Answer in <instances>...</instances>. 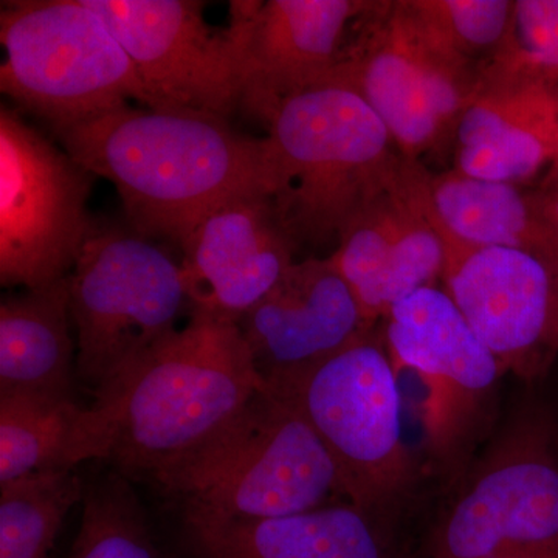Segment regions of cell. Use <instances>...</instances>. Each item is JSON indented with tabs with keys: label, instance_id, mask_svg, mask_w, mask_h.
<instances>
[{
	"label": "cell",
	"instance_id": "cell-3",
	"mask_svg": "<svg viewBox=\"0 0 558 558\" xmlns=\"http://www.w3.org/2000/svg\"><path fill=\"white\" fill-rule=\"evenodd\" d=\"M278 172L274 196L293 244L323 247L402 171L391 135L368 102L337 80L290 95L264 117Z\"/></svg>",
	"mask_w": 558,
	"mask_h": 558
},
{
	"label": "cell",
	"instance_id": "cell-11",
	"mask_svg": "<svg viewBox=\"0 0 558 558\" xmlns=\"http://www.w3.org/2000/svg\"><path fill=\"white\" fill-rule=\"evenodd\" d=\"M16 110L0 109V281L39 289L68 278L94 220V179Z\"/></svg>",
	"mask_w": 558,
	"mask_h": 558
},
{
	"label": "cell",
	"instance_id": "cell-21",
	"mask_svg": "<svg viewBox=\"0 0 558 558\" xmlns=\"http://www.w3.org/2000/svg\"><path fill=\"white\" fill-rule=\"evenodd\" d=\"M97 414L75 399L0 396V484L106 461Z\"/></svg>",
	"mask_w": 558,
	"mask_h": 558
},
{
	"label": "cell",
	"instance_id": "cell-27",
	"mask_svg": "<svg viewBox=\"0 0 558 558\" xmlns=\"http://www.w3.org/2000/svg\"><path fill=\"white\" fill-rule=\"evenodd\" d=\"M545 178L550 180V182L556 183L558 186V159L556 160V163L549 168V171L546 172Z\"/></svg>",
	"mask_w": 558,
	"mask_h": 558
},
{
	"label": "cell",
	"instance_id": "cell-25",
	"mask_svg": "<svg viewBox=\"0 0 558 558\" xmlns=\"http://www.w3.org/2000/svg\"><path fill=\"white\" fill-rule=\"evenodd\" d=\"M484 64L520 73L558 95V0H515L508 39Z\"/></svg>",
	"mask_w": 558,
	"mask_h": 558
},
{
	"label": "cell",
	"instance_id": "cell-5",
	"mask_svg": "<svg viewBox=\"0 0 558 558\" xmlns=\"http://www.w3.org/2000/svg\"><path fill=\"white\" fill-rule=\"evenodd\" d=\"M269 388L295 400L336 461L352 505L410 526L428 475L411 446L398 374L377 326Z\"/></svg>",
	"mask_w": 558,
	"mask_h": 558
},
{
	"label": "cell",
	"instance_id": "cell-24",
	"mask_svg": "<svg viewBox=\"0 0 558 558\" xmlns=\"http://www.w3.org/2000/svg\"><path fill=\"white\" fill-rule=\"evenodd\" d=\"M422 27L451 57L481 68L508 39L515 0H407Z\"/></svg>",
	"mask_w": 558,
	"mask_h": 558
},
{
	"label": "cell",
	"instance_id": "cell-16",
	"mask_svg": "<svg viewBox=\"0 0 558 558\" xmlns=\"http://www.w3.org/2000/svg\"><path fill=\"white\" fill-rule=\"evenodd\" d=\"M238 326L266 387L296 379L373 329L329 256L295 260Z\"/></svg>",
	"mask_w": 558,
	"mask_h": 558
},
{
	"label": "cell",
	"instance_id": "cell-28",
	"mask_svg": "<svg viewBox=\"0 0 558 558\" xmlns=\"http://www.w3.org/2000/svg\"><path fill=\"white\" fill-rule=\"evenodd\" d=\"M495 558H558V556H506Z\"/></svg>",
	"mask_w": 558,
	"mask_h": 558
},
{
	"label": "cell",
	"instance_id": "cell-19",
	"mask_svg": "<svg viewBox=\"0 0 558 558\" xmlns=\"http://www.w3.org/2000/svg\"><path fill=\"white\" fill-rule=\"evenodd\" d=\"M403 179L446 245L521 250L558 271V233L534 190L483 182L454 170L435 174L407 159Z\"/></svg>",
	"mask_w": 558,
	"mask_h": 558
},
{
	"label": "cell",
	"instance_id": "cell-26",
	"mask_svg": "<svg viewBox=\"0 0 558 558\" xmlns=\"http://www.w3.org/2000/svg\"><path fill=\"white\" fill-rule=\"evenodd\" d=\"M534 194L546 219L558 233V186L545 178L537 189H534Z\"/></svg>",
	"mask_w": 558,
	"mask_h": 558
},
{
	"label": "cell",
	"instance_id": "cell-14",
	"mask_svg": "<svg viewBox=\"0 0 558 558\" xmlns=\"http://www.w3.org/2000/svg\"><path fill=\"white\" fill-rule=\"evenodd\" d=\"M371 0L231 2L229 31L242 69V105L264 120L279 101L329 78Z\"/></svg>",
	"mask_w": 558,
	"mask_h": 558
},
{
	"label": "cell",
	"instance_id": "cell-12",
	"mask_svg": "<svg viewBox=\"0 0 558 558\" xmlns=\"http://www.w3.org/2000/svg\"><path fill=\"white\" fill-rule=\"evenodd\" d=\"M130 54L157 109L229 119L242 105L240 54L196 0H86Z\"/></svg>",
	"mask_w": 558,
	"mask_h": 558
},
{
	"label": "cell",
	"instance_id": "cell-22",
	"mask_svg": "<svg viewBox=\"0 0 558 558\" xmlns=\"http://www.w3.org/2000/svg\"><path fill=\"white\" fill-rule=\"evenodd\" d=\"M84 494L75 470H49L0 484V558H50L65 515Z\"/></svg>",
	"mask_w": 558,
	"mask_h": 558
},
{
	"label": "cell",
	"instance_id": "cell-4",
	"mask_svg": "<svg viewBox=\"0 0 558 558\" xmlns=\"http://www.w3.org/2000/svg\"><path fill=\"white\" fill-rule=\"evenodd\" d=\"M183 515L267 520L349 501L347 487L295 400L266 387L204 449L153 481Z\"/></svg>",
	"mask_w": 558,
	"mask_h": 558
},
{
	"label": "cell",
	"instance_id": "cell-2",
	"mask_svg": "<svg viewBox=\"0 0 558 558\" xmlns=\"http://www.w3.org/2000/svg\"><path fill=\"white\" fill-rule=\"evenodd\" d=\"M264 388L240 326L191 311L90 407L106 461L124 478L154 481L204 449Z\"/></svg>",
	"mask_w": 558,
	"mask_h": 558
},
{
	"label": "cell",
	"instance_id": "cell-6",
	"mask_svg": "<svg viewBox=\"0 0 558 558\" xmlns=\"http://www.w3.org/2000/svg\"><path fill=\"white\" fill-rule=\"evenodd\" d=\"M381 323L400 387L417 392L400 389L421 427L428 476L447 494L498 424L505 371L438 286L399 301Z\"/></svg>",
	"mask_w": 558,
	"mask_h": 558
},
{
	"label": "cell",
	"instance_id": "cell-9",
	"mask_svg": "<svg viewBox=\"0 0 558 558\" xmlns=\"http://www.w3.org/2000/svg\"><path fill=\"white\" fill-rule=\"evenodd\" d=\"M76 376L92 398L179 329L182 266L137 231L92 223L69 275Z\"/></svg>",
	"mask_w": 558,
	"mask_h": 558
},
{
	"label": "cell",
	"instance_id": "cell-13",
	"mask_svg": "<svg viewBox=\"0 0 558 558\" xmlns=\"http://www.w3.org/2000/svg\"><path fill=\"white\" fill-rule=\"evenodd\" d=\"M444 289L505 374L532 384L558 355V271L501 247L446 245Z\"/></svg>",
	"mask_w": 558,
	"mask_h": 558
},
{
	"label": "cell",
	"instance_id": "cell-20",
	"mask_svg": "<svg viewBox=\"0 0 558 558\" xmlns=\"http://www.w3.org/2000/svg\"><path fill=\"white\" fill-rule=\"evenodd\" d=\"M69 277L0 303V396L73 398Z\"/></svg>",
	"mask_w": 558,
	"mask_h": 558
},
{
	"label": "cell",
	"instance_id": "cell-10",
	"mask_svg": "<svg viewBox=\"0 0 558 558\" xmlns=\"http://www.w3.org/2000/svg\"><path fill=\"white\" fill-rule=\"evenodd\" d=\"M354 31L329 78L357 92L400 156L418 161L451 138L480 68L440 49L407 0L374 2Z\"/></svg>",
	"mask_w": 558,
	"mask_h": 558
},
{
	"label": "cell",
	"instance_id": "cell-23",
	"mask_svg": "<svg viewBox=\"0 0 558 558\" xmlns=\"http://www.w3.org/2000/svg\"><path fill=\"white\" fill-rule=\"evenodd\" d=\"M83 517L69 558H165L123 475L86 487Z\"/></svg>",
	"mask_w": 558,
	"mask_h": 558
},
{
	"label": "cell",
	"instance_id": "cell-8",
	"mask_svg": "<svg viewBox=\"0 0 558 558\" xmlns=\"http://www.w3.org/2000/svg\"><path fill=\"white\" fill-rule=\"evenodd\" d=\"M0 89L57 134L137 101L157 109L130 54L86 0L2 2Z\"/></svg>",
	"mask_w": 558,
	"mask_h": 558
},
{
	"label": "cell",
	"instance_id": "cell-7",
	"mask_svg": "<svg viewBox=\"0 0 558 558\" xmlns=\"http://www.w3.org/2000/svg\"><path fill=\"white\" fill-rule=\"evenodd\" d=\"M417 558L558 556V421L513 407L442 495Z\"/></svg>",
	"mask_w": 558,
	"mask_h": 558
},
{
	"label": "cell",
	"instance_id": "cell-15",
	"mask_svg": "<svg viewBox=\"0 0 558 558\" xmlns=\"http://www.w3.org/2000/svg\"><path fill=\"white\" fill-rule=\"evenodd\" d=\"M179 247L191 311L236 325L295 264L296 245L264 193L216 205Z\"/></svg>",
	"mask_w": 558,
	"mask_h": 558
},
{
	"label": "cell",
	"instance_id": "cell-17",
	"mask_svg": "<svg viewBox=\"0 0 558 558\" xmlns=\"http://www.w3.org/2000/svg\"><path fill=\"white\" fill-rule=\"evenodd\" d=\"M451 140L459 174L526 186L558 159V95L520 73L483 64Z\"/></svg>",
	"mask_w": 558,
	"mask_h": 558
},
{
	"label": "cell",
	"instance_id": "cell-18",
	"mask_svg": "<svg viewBox=\"0 0 558 558\" xmlns=\"http://www.w3.org/2000/svg\"><path fill=\"white\" fill-rule=\"evenodd\" d=\"M409 529L352 502L281 519L183 515L193 558H417Z\"/></svg>",
	"mask_w": 558,
	"mask_h": 558
},
{
	"label": "cell",
	"instance_id": "cell-1",
	"mask_svg": "<svg viewBox=\"0 0 558 558\" xmlns=\"http://www.w3.org/2000/svg\"><path fill=\"white\" fill-rule=\"evenodd\" d=\"M61 148L119 191L131 229L180 244L230 197L278 190L269 138L189 109L120 106L57 132Z\"/></svg>",
	"mask_w": 558,
	"mask_h": 558
}]
</instances>
